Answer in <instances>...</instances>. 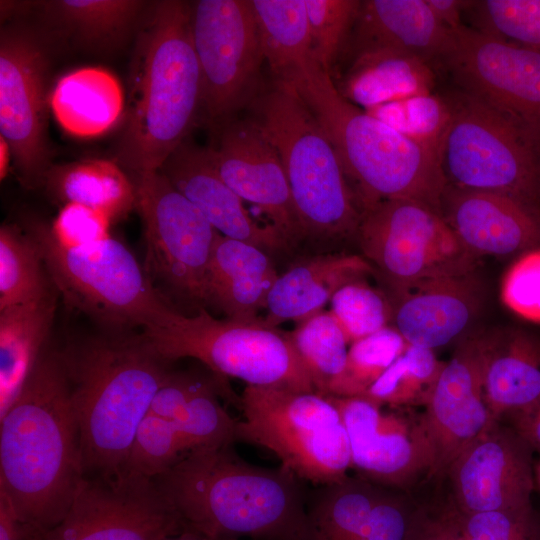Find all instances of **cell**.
Instances as JSON below:
<instances>
[{"label": "cell", "mask_w": 540, "mask_h": 540, "mask_svg": "<svg viewBox=\"0 0 540 540\" xmlns=\"http://www.w3.org/2000/svg\"><path fill=\"white\" fill-rule=\"evenodd\" d=\"M0 417V488L24 525L49 530L65 517L85 476L61 350L46 347Z\"/></svg>", "instance_id": "obj_1"}, {"label": "cell", "mask_w": 540, "mask_h": 540, "mask_svg": "<svg viewBox=\"0 0 540 540\" xmlns=\"http://www.w3.org/2000/svg\"><path fill=\"white\" fill-rule=\"evenodd\" d=\"M233 444L199 447L154 480L185 531L214 540H307L303 481L253 465Z\"/></svg>", "instance_id": "obj_2"}, {"label": "cell", "mask_w": 540, "mask_h": 540, "mask_svg": "<svg viewBox=\"0 0 540 540\" xmlns=\"http://www.w3.org/2000/svg\"><path fill=\"white\" fill-rule=\"evenodd\" d=\"M61 350L77 416L85 475L123 471L135 433L172 372L143 333L110 331Z\"/></svg>", "instance_id": "obj_3"}, {"label": "cell", "mask_w": 540, "mask_h": 540, "mask_svg": "<svg viewBox=\"0 0 540 540\" xmlns=\"http://www.w3.org/2000/svg\"><path fill=\"white\" fill-rule=\"evenodd\" d=\"M201 101L191 4L158 1L136 45L129 115L119 145L121 164L136 175L159 170L187 139Z\"/></svg>", "instance_id": "obj_4"}, {"label": "cell", "mask_w": 540, "mask_h": 540, "mask_svg": "<svg viewBox=\"0 0 540 540\" xmlns=\"http://www.w3.org/2000/svg\"><path fill=\"white\" fill-rule=\"evenodd\" d=\"M290 85L331 142L363 212L391 199L414 200L440 211L446 180L439 148L351 103L318 63Z\"/></svg>", "instance_id": "obj_5"}, {"label": "cell", "mask_w": 540, "mask_h": 540, "mask_svg": "<svg viewBox=\"0 0 540 540\" xmlns=\"http://www.w3.org/2000/svg\"><path fill=\"white\" fill-rule=\"evenodd\" d=\"M282 162L303 236H355L363 210L337 154L291 85L273 81L251 104Z\"/></svg>", "instance_id": "obj_6"}, {"label": "cell", "mask_w": 540, "mask_h": 540, "mask_svg": "<svg viewBox=\"0 0 540 540\" xmlns=\"http://www.w3.org/2000/svg\"><path fill=\"white\" fill-rule=\"evenodd\" d=\"M23 223L64 301L105 330L151 327L173 308L130 250L111 235L91 243L67 244L39 219Z\"/></svg>", "instance_id": "obj_7"}, {"label": "cell", "mask_w": 540, "mask_h": 540, "mask_svg": "<svg viewBox=\"0 0 540 540\" xmlns=\"http://www.w3.org/2000/svg\"><path fill=\"white\" fill-rule=\"evenodd\" d=\"M442 96L450 112L440 143L446 184L507 195L540 210V139L456 87Z\"/></svg>", "instance_id": "obj_8"}, {"label": "cell", "mask_w": 540, "mask_h": 540, "mask_svg": "<svg viewBox=\"0 0 540 540\" xmlns=\"http://www.w3.org/2000/svg\"><path fill=\"white\" fill-rule=\"evenodd\" d=\"M142 333L169 362L194 358L214 374L237 378L247 385L316 392L289 333L268 327L262 320H220L203 307L187 316L173 307Z\"/></svg>", "instance_id": "obj_9"}, {"label": "cell", "mask_w": 540, "mask_h": 540, "mask_svg": "<svg viewBox=\"0 0 540 540\" xmlns=\"http://www.w3.org/2000/svg\"><path fill=\"white\" fill-rule=\"evenodd\" d=\"M236 441L276 454L281 466L313 486L340 481L351 469L348 435L337 408L316 392L246 385Z\"/></svg>", "instance_id": "obj_10"}, {"label": "cell", "mask_w": 540, "mask_h": 540, "mask_svg": "<svg viewBox=\"0 0 540 540\" xmlns=\"http://www.w3.org/2000/svg\"><path fill=\"white\" fill-rule=\"evenodd\" d=\"M355 236L393 293L427 280L471 274L478 259L440 211L409 199L385 200L365 210Z\"/></svg>", "instance_id": "obj_11"}, {"label": "cell", "mask_w": 540, "mask_h": 540, "mask_svg": "<svg viewBox=\"0 0 540 540\" xmlns=\"http://www.w3.org/2000/svg\"><path fill=\"white\" fill-rule=\"evenodd\" d=\"M191 32L201 76V109L222 126L259 95L265 59L251 0L194 2Z\"/></svg>", "instance_id": "obj_12"}, {"label": "cell", "mask_w": 540, "mask_h": 540, "mask_svg": "<svg viewBox=\"0 0 540 540\" xmlns=\"http://www.w3.org/2000/svg\"><path fill=\"white\" fill-rule=\"evenodd\" d=\"M135 189L145 272L154 285L160 283L201 308L207 268L220 233L160 170L136 175Z\"/></svg>", "instance_id": "obj_13"}, {"label": "cell", "mask_w": 540, "mask_h": 540, "mask_svg": "<svg viewBox=\"0 0 540 540\" xmlns=\"http://www.w3.org/2000/svg\"><path fill=\"white\" fill-rule=\"evenodd\" d=\"M326 397L342 417L356 476L395 491L432 479L435 449L424 411L364 397Z\"/></svg>", "instance_id": "obj_14"}, {"label": "cell", "mask_w": 540, "mask_h": 540, "mask_svg": "<svg viewBox=\"0 0 540 540\" xmlns=\"http://www.w3.org/2000/svg\"><path fill=\"white\" fill-rule=\"evenodd\" d=\"M184 531L154 479L122 471L84 476L65 517L39 540H164Z\"/></svg>", "instance_id": "obj_15"}, {"label": "cell", "mask_w": 540, "mask_h": 540, "mask_svg": "<svg viewBox=\"0 0 540 540\" xmlns=\"http://www.w3.org/2000/svg\"><path fill=\"white\" fill-rule=\"evenodd\" d=\"M439 67L455 87L540 139V52L463 25L450 33Z\"/></svg>", "instance_id": "obj_16"}, {"label": "cell", "mask_w": 540, "mask_h": 540, "mask_svg": "<svg viewBox=\"0 0 540 540\" xmlns=\"http://www.w3.org/2000/svg\"><path fill=\"white\" fill-rule=\"evenodd\" d=\"M48 56L28 30L3 29L0 37V136L8 143L21 183L43 185L47 145Z\"/></svg>", "instance_id": "obj_17"}, {"label": "cell", "mask_w": 540, "mask_h": 540, "mask_svg": "<svg viewBox=\"0 0 540 540\" xmlns=\"http://www.w3.org/2000/svg\"><path fill=\"white\" fill-rule=\"evenodd\" d=\"M533 455L509 424L495 420L443 475L451 488L446 507L468 515L530 505L535 488Z\"/></svg>", "instance_id": "obj_18"}, {"label": "cell", "mask_w": 540, "mask_h": 540, "mask_svg": "<svg viewBox=\"0 0 540 540\" xmlns=\"http://www.w3.org/2000/svg\"><path fill=\"white\" fill-rule=\"evenodd\" d=\"M212 162L223 181L270 221L285 242L303 236L280 157L253 119L221 126Z\"/></svg>", "instance_id": "obj_19"}, {"label": "cell", "mask_w": 540, "mask_h": 540, "mask_svg": "<svg viewBox=\"0 0 540 540\" xmlns=\"http://www.w3.org/2000/svg\"><path fill=\"white\" fill-rule=\"evenodd\" d=\"M435 449L433 478L496 419L485 398L479 337L466 340L444 364L424 407Z\"/></svg>", "instance_id": "obj_20"}, {"label": "cell", "mask_w": 540, "mask_h": 540, "mask_svg": "<svg viewBox=\"0 0 540 540\" xmlns=\"http://www.w3.org/2000/svg\"><path fill=\"white\" fill-rule=\"evenodd\" d=\"M440 213L477 258L522 254L540 245V210L507 195L446 184Z\"/></svg>", "instance_id": "obj_21"}, {"label": "cell", "mask_w": 540, "mask_h": 540, "mask_svg": "<svg viewBox=\"0 0 540 540\" xmlns=\"http://www.w3.org/2000/svg\"><path fill=\"white\" fill-rule=\"evenodd\" d=\"M159 170L221 235L251 243L265 251L287 244L276 229L261 226L251 217L244 201L218 174L209 147L186 139Z\"/></svg>", "instance_id": "obj_22"}, {"label": "cell", "mask_w": 540, "mask_h": 540, "mask_svg": "<svg viewBox=\"0 0 540 540\" xmlns=\"http://www.w3.org/2000/svg\"><path fill=\"white\" fill-rule=\"evenodd\" d=\"M471 274L432 279L394 292V328L407 344L434 350L460 336L479 307Z\"/></svg>", "instance_id": "obj_23"}, {"label": "cell", "mask_w": 540, "mask_h": 540, "mask_svg": "<svg viewBox=\"0 0 540 540\" xmlns=\"http://www.w3.org/2000/svg\"><path fill=\"white\" fill-rule=\"evenodd\" d=\"M218 396L241 409V397L228 387L226 378L213 372L204 377L172 371L149 412L171 423L193 449L230 445L236 442L238 420L222 407Z\"/></svg>", "instance_id": "obj_24"}, {"label": "cell", "mask_w": 540, "mask_h": 540, "mask_svg": "<svg viewBox=\"0 0 540 540\" xmlns=\"http://www.w3.org/2000/svg\"><path fill=\"white\" fill-rule=\"evenodd\" d=\"M354 57L388 50L415 56L439 67L450 38L425 0L361 1L351 29Z\"/></svg>", "instance_id": "obj_25"}, {"label": "cell", "mask_w": 540, "mask_h": 540, "mask_svg": "<svg viewBox=\"0 0 540 540\" xmlns=\"http://www.w3.org/2000/svg\"><path fill=\"white\" fill-rule=\"evenodd\" d=\"M278 276L265 250L219 234L205 276L204 304L233 321L259 322L257 314Z\"/></svg>", "instance_id": "obj_26"}, {"label": "cell", "mask_w": 540, "mask_h": 540, "mask_svg": "<svg viewBox=\"0 0 540 540\" xmlns=\"http://www.w3.org/2000/svg\"><path fill=\"white\" fill-rule=\"evenodd\" d=\"M483 388L496 420L540 401V339L521 330L480 336Z\"/></svg>", "instance_id": "obj_27"}, {"label": "cell", "mask_w": 540, "mask_h": 540, "mask_svg": "<svg viewBox=\"0 0 540 540\" xmlns=\"http://www.w3.org/2000/svg\"><path fill=\"white\" fill-rule=\"evenodd\" d=\"M373 269L358 255L325 254L302 261L276 279L262 322L272 328L287 321L300 323L323 311L341 287L361 280Z\"/></svg>", "instance_id": "obj_28"}, {"label": "cell", "mask_w": 540, "mask_h": 540, "mask_svg": "<svg viewBox=\"0 0 540 540\" xmlns=\"http://www.w3.org/2000/svg\"><path fill=\"white\" fill-rule=\"evenodd\" d=\"M57 289L41 300L0 310V413L15 400L46 349Z\"/></svg>", "instance_id": "obj_29"}, {"label": "cell", "mask_w": 540, "mask_h": 540, "mask_svg": "<svg viewBox=\"0 0 540 540\" xmlns=\"http://www.w3.org/2000/svg\"><path fill=\"white\" fill-rule=\"evenodd\" d=\"M435 69L401 52L379 50L354 57L343 91L347 100L365 110L389 102L433 93Z\"/></svg>", "instance_id": "obj_30"}, {"label": "cell", "mask_w": 540, "mask_h": 540, "mask_svg": "<svg viewBox=\"0 0 540 540\" xmlns=\"http://www.w3.org/2000/svg\"><path fill=\"white\" fill-rule=\"evenodd\" d=\"M49 103L55 119L66 132L93 137L117 122L124 99L120 83L111 73L86 67L59 79Z\"/></svg>", "instance_id": "obj_31"}, {"label": "cell", "mask_w": 540, "mask_h": 540, "mask_svg": "<svg viewBox=\"0 0 540 540\" xmlns=\"http://www.w3.org/2000/svg\"><path fill=\"white\" fill-rule=\"evenodd\" d=\"M274 81L292 84L315 60L305 0H251ZM318 63V62H317Z\"/></svg>", "instance_id": "obj_32"}, {"label": "cell", "mask_w": 540, "mask_h": 540, "mask_svg": "<svg viewBox=\"0 0 540 540\" xmlns=\"http://www.w3.org/2000/svg\"><path fill=\"white\" fill-rule=\"evenodd\" d=\"M308 491L307 540H357L388 489L358 476Z\"/></svg>", "instance_id": "obj_33"}, {"label": "cell", "mask_w": 540, "mask_h": 540, "mask_svg": "<svg viewBox=\"0 0 540 540\" xmlns=\"http://www.w3.org/2000/svg\"><path fill=\"white\" fill-rule=\"evenodd\" d=\"M43 185L66 204H79L106 215L111 221L136 206V189L118 164L90 159L51 167Z\"/></svg>", "instance_id": "obj_34"}, {"label": "cell", "mask_w": 540, "mask_h": 540, "mask_svg": "<svg viewBox=\"0 0 540 540\" xmlns=\"http://www.w3.org/2000/svg\"><path fill=\"white\" fill-rule=\"evenodd\" d=\"M56 288L33 239L16 225L0 228V310L38 301Z\"/></svg>", "instance_id": "obj_35"}, {"label": "cell", "mask_w": 540, "mask_h": 540, "mask_svg": "<svg viewBox=\"0 0 540 540\" xmlns=\"http://www.w3.org/2000/svg\"><path fill=\"white\" fill-rule=\"evenodd\" d=\"M137 0H58L45 6L59 22L80 40L94 46L118 42L144 6Z\"/></svg>", "instance_id": "obj_36"}, {"label": "cell", "mask_w": 540, "mask_h": 540, "mask_svg": "<svg viewBox=\"0 0 540 540\" xmlns=\"http://www.w3.org/2000/svg\"><path fill=\"white\" fill-rule=\"evenodd\" d=\"M289 336L316 393L328 396L348 354V343L338 323L329 311H321L300 322Z\"/></svg>", "instance_id": "obj_37"}, {"label": "cell", "mask_w": 540, "mask_h": 540, "mask_svg": "<svg viewBox=\"0 0 540 540\" xmlns=\"http://www.w3.org/2000/svg\"><path fill=\"white\" fill-rule=\"evenodd\" d=\"M444 364L433 350L408 344L361 397L384 405L425 407Z\"/></svg>", "instance_id": "obj_38"}, {"label": "cell", "mask_w": 540, "mask_h": 540, "mask_svg": "<svg viewBox=\"0 0 540 540\" xmlns=\"http://www.w3.org/2000/svg\"><path fill=\"white\" fill-rule=\"evenodd\" d=\"M407 343L388 326L350 345L345 367L328 396L361 397L404 352Z\"/></svg>", "instance_id": "obj_39"}, {"label": "cell", "mask_w": 540, "mask_h": 540, "mask_svg": "<svg viewBox=\"0 0 540 540\" xmlns=\"http://www.w3.org/2000/svg\"><path fill=\"white\" fill-rule=\"evenodd\" d=\"M472 28L540 52V0H469Z\"/></svg>", "instance_id": "obj_40"}, {"label": "cell", "mask_w": 540, "mask_h": 540, "mask_svg": "<svg viewBox=\"0 0 540 540\" xmlns=\"http://www.w3.org/2000/svg\"><path fill=\"white\" fill-rule=\"evenodd\" d=\"M191 450L171 423L149 412L135 433L123 471L155 479Z\"/></svg>", "instance_id": "obj_41"}, {"label": "cell", "mask_w": 540, "mask_h": 540, "mask_svg": "<svg viewBox=\"0 0 540 540\" xmlns=\"http://www.w3.org/2000/svg\"><path fill=\"white\" fill-rule=\"evenodd\" d=\"M329 312L351 345L389 326L392 303L361 279L336 291L330 300Z\"/></svg>", "instance_id": "obj_42"}, {"label": "cell", "mask_w": 540, "mask_h": 540, "mask_svg": "<svg viewBox=\"0 0 540 540\" xmlns=\"http://www.w3.org/2000/svg\"><path fill=\"white\" fill-rule=\"evenodd\" d=\"M438 515L461 540H540V519L532 504L468 515L445 507Z\"/></svg>", "instance_id": "obj_43"}, {"label": "cell", "mask_w": 540, "mask_h": 540, "mask_svg": "<svg viewBox=\"0 0 540 540\" xmlns=\"http://www.w3.org/2000/svg\"><path fill=\"white\" fill-rule=\"evenodd\" d=\"M399 132L440 150L450 112L442 95L413 96L365 110Z\"/></svg>", "instance_id": "obj_44"}, {"label": "cell", "mask_w": 540, "mask_h": 540, "mask_svg": "<svg viewBox=\"0 0 540 540\" xmlns=\"http://www.w3.org/2000/svg\"><path fill=\"white\" fill-rule=\"evenodd\" d=\"M360 3L357 0H305L313 56L330 74L350 35Z\"/></svg>", "instance_id": "obj_45"}, {"label": "cell", "mask_w": 540, "mask_h": 540, "mask_svg": "<svg viewBox=\"0 0 540 540\" xmlns=\"http://www.w3.org/2000/svg\"><path fill=\"white\" fill-rule=\"evenodd\" d=\"M504 305L519 317L540 323V248L518 256L501 283Z\"/></svg>", "instance_id": "obj_46"}, {"label": "cell", "mask_w": 540, "mask_h": 540, "mask_svg": "<svg viewBox=\"0 0 540 540\" xmlns=\"http://www.w3.org/2000/svg\"><path fill=\"white\" fill-rule=\"evenodd\" d=\"M420 513L398 491L388 489L357 540H411Z\"/></svg>", "instance_id": "obj_47"}, {"label": "cell", "mask_w": 540, "mask_h": 540, "mask_svg": "<svg viewBox=\"0 0 540 540\" xmlns=\"http://www.w3.org/2000/svg\"><path fill=\"white\" fill-rule=\"evenodd\" d=\"M112 221L103 213L79 204H66L49 224L53 235L67 244H86L109 236Z\"/></svg>", "instance_id": "obj_48"}, {"label": "cell", "mask_w": 540, "mask_h": 540, "mask_svg": "<svg viewBox=\"0 0 540 540\" xmlns=\"http://www.w3.org/2000/svg\"><path fill=\"white\" fill-rule=\"evenodd\" d=\"M503 422L509 424L540 458V401Z\"/></svg>", "instance_id": "obj_49"}, {"label": "cell", "mask_w": 540, "mask_h": 540, "mask_svg": "<svg viewBox=\"0 0 540 540\" xmlns=\"http://www.w3.org/2000/svg\"><path fill=\"white\" fill-rule=\"evenodd\" d=\"M39 533L24 525L8 494L0 488V540H25Z\"/></svg>", "instance_id": "obj_50"}, {"label": "cell", "mask_w": 540, "mask_h": 540, "mask_svg": "<svg viewBox=\"0 0 540 540\" xmlns=\"http://www.w3.org/2000/svg\"><path fill=\"white\" fill-rule=\"evenodd\" d=\"M436 20L448 31L459 29L464 24L462 16L469 0H425Z\"/></svg>", "instance_id": "obj_51"}, {"label": "cell", "mask_w": 540, "mask_h": 540, "mask_svg": "<svg viewBox=\"0 0 540 540\" xmlns=\"http://www.w3.org/2000/svg\"><path fill=\"white\" fill-rule=\"evenodd\" d=\"M411 540H461L439 516H431L421 510Z\"/></svg>", "instance_id": "obj_52"}, {"label": "cell", "mask_w": 540, "mask_h": 540, "mask_svg": "<svg viewBox=\"0 0 540 540\" xmlns=\"http://www.w3.org/2000/svg\"><path fill=\"white\" fill-rule=\"evenodd\" d=\"M11 150L8 143L0 136V177L3 179L7 174Z\"/></svg>", "instance_id": "obj_53"}, {"label": "cell", "mask_w": 540, "mask_h": 540, "mask_svg": "<svg viewBox=\"0 0 540 540\" xmlns=\"http://www.w3.org/2000/svg\"><path fill=\"white\" fill-rule=\"evenodd\" d=\"M164 540H214L209 537L203 536L198 533H194L191 531H184L181 534L168 537Z\"/></svg>", "instance_id": "obj_54"}, {"label": "cell", "mask_w": 540, "mask_h": 540, "mask_svg": "<svg viewBox=\"0 0 540 540\" xmlns=\"http://www.w3.org/2000/svg\"><path fill=\"white\" fill-rule=\"evenodd\" d=\"M534 480L535 487L540 489V458L538 461L534 462Z\"/></svg>", "instance_id": "obj_55"}, {"label": "cell", "mask_w": 540, "mask_h": 540, "mask_svg": "<svg viewBox=\"0 0 540 540\" xmlns=\"http://www.w3.org/2000/svg\"><path fill=\"white\" fill-rule=\"evenodd\" d=\"M39 535H40V533L32 534L31 536H29L25 540H39Z\"/></svg>", "instance_id": "obj_56"}, {"label": "cell", "mask_w": 540, "mask_h": 540, "mask_svg": "<svg viewBox=\"0 0 540 540\" xmlns=\"http://www.w3.org/2000/svg\"><path fill=\"white\" fill-rule=\"evenodd\" d=\"M539 205H540V198H539Z\"/></svg>", "instance_id": "obj_57"}, {"label": "cell", "mask_w": 540, "mask_h": 540, "mask_svg": "<svg viewBox=\"0 0 540 540\" xmlns=\"http://www.w3.org/2000/svg\"><path fill=\"white\" fill-rule=\"evenodd\" d=\"M230 540H234V539H230Z\"/></svg>", "instance_id": "obj_58"}]
</instances>
